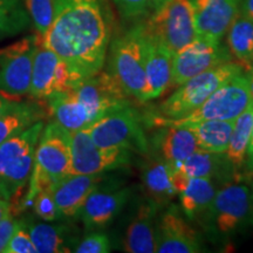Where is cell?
Instances as JSON below:
<instances>
[{
  "label": "cell",
  "instance_id": "6da1fadb",
  "mask_svg": "<svg viewBox=\"0 0 253 253\" xmlns=\"http://www.w3.org/2000/svg\"><path fill=\"white\" fill-rule=\"evenodd\" d=\"M42 45L71 68L77 82L102 71L110 24L101 0H55L52 24Z\"/></svg>",
  "mask_w": 253,
  "mask_h": 253
},
{
  "label": "cell",
  "instance_id": "7a4b0ae2",
  "mask_svg": "<svg viewBox=\"0 0 253 253\" xmlns=\"http://www.w3.org/2000/svg\"><path fill=\"white\" fill-rule=\"evenodd\" d=\"M69 175H72L71 132L58 122L52 121L43 126L40 135L28 181V191L19 202L18 212L31 207L40 191L52 188L56 182Z\"/></svg>",
  "mask_w": 253,
  "mask_h": 253
},
{
  "label": "cell",
  "instance_id": "3957f363",
  "mask_svg": "<svg viewBox=\"0 0 253 253\" xmlns=\"http://www.w3.org/2000/svg\"><path fill=\"white\" fill-rule=\"evenodd\" d=\"M198 223L213 240L253 232V190L239 181L223 185Z\"/></svg>",
  "mask_w": 253,
  "mask_h": 253
},
{
  "label": "cell",
  "instance_id": "277c9868",
  "mask_svg": "<svg viewBox=\"0 0 253 253\" xmlns=\"http://www.w3.org/2000/svg\"><path fill=\"white\" fill-rule=\"evenodd\" d=\"M43 120L0 144V197L11 203L18 199L33 169L34 155Z\"/></svg>",
  "mask_w": 253,
  "mask_h": 253
},
{
  "label": "cell",
  "instance_id": "5b68a950",
  "mask_svg": "<svg viewBox=\"0 0 253 253\" xmlns=\"http://www.w3.org/2000/svg\"><path fill=\"white\" fill-rule=\"evenodd\" d=\"M108 72L130 96L141 103L147 102L144 24L135 25L113 41L109 49Z\"/></svg>",
  "mask_w": 253,
  "mask_h": 253
},
{
  "label": "cell",
  "instance_id": "8992f818",
  "mask_svg": "<svg viewBox=\"0 0 253 253\" xmlns=\"http://www.w3.org/2000/svg\"><path fill=\"white\" fill-rule=\"evenodd\" d=\"M142 122L137 110L126 106L101 116L86 129L94 143L103 149H126L148 155L150 144Z\"/></svg>",
  "mask_w": 253,
  "mask_h": 253
},
{
  "label": "cell",
  "instance_id": "52a82bcc",
  "mask_svg": "<svg viewBox=\"0 0 253 253\" xmlns=\"http://www.w3.org/2000/svg\"><path fill=\"white\" fill-rule=\"evenodd\" d=\"M245 73L238 63L229 61L208 69L185 81L175 93L158 106V113L166 119H178L198 108L221 84Z\"/></svg>",
  "mask_w": 253,
  "mask_h": 253
},
{
  "label": "cell",
  "instance_id": "ba28073f",
  "mask_svg": "<svg viewBox=\"0 0 253 253\" xmlns=\"http://www.w3.org/2000/svg\"><path fill=\"white\" fill-rule=\"evenodd\" d=\"M252 102L250 94L249 80L246 73H240L225 82L205 100L198 108L188 115L178 119H166L156 116V126L163 123L183 125L188 122L205 121V120H236Z\"/></svg>",
  "mask_w": 253,
  "mask_h": 253
},
{
  "label": "cell",
  "instance_id": "9c48e42d",
  "mask_svg": "<svg viewBox=\"0 0 253 253\" xmlns=\"http://www.w3.org/2000/svg\"><path fill=\"white\" fill-rule=\"evenodd\" d=\"M148 36L161 42L171 54L197 38L189 0H169L153 11L144 24Z\"/></svg>",
  "mask_w": 253,
  "mask_h": 253
},
{
  "label": "cell",
  "instance_id": "30bf717a",
  "mask_svg": "<svg viewBox=\"0 0 253 253\" xmlns=\"http://www.w3.org/2000/svg\"><path fill=\"white\" fill-rule=\"evenodd\" d=\"M77 84L67 63L43 46L38 36L28 94L38 101H46L52 95L72 89Z\"/></svg>",
  "mask_w": 253,
  "mask_h": 253
},
{
  "label": "cell",
  "instance_id": "8fae6325",
  "mask_svg": "<svg viewBox=\"0 0 253 253\" xmlns=\"http://www.w3.org/2000/svg\"><path fill=\"white\" fill-rule=\"evenodd\" d=\"M37 42L38 34H34L0 49V93L7 97H19L30 93Z\"/></svg>",
  "mask_w": 253,
  "mask_h": 253
},
{
  "label": "cell",
  "instance_id": "7c38bea8",
  "mask_svg": "<svg viewBox=\"0 0 253 253\" xmlns=\"http://www.w3.org/2000/svg\"><path fill=\"white\" fill-rule=\"evenodd\" d=\"M72 91L84 104L91 122L113 110L130 106V95L108 71H100L78 82Z\"/></svg>",
  "mask_w": 253,
  "mask_h": 253
},
{
  "label": "cell",
  "instance_id": "4fadbf2b",
  "mask_svg": "<svg viewBox=\"0 0 253 253\" xmlns=\"http://www.w3.org/2000/svg\"><path fill=\"white\" fill-rule=\"evenodd\" d=\"M72 173L99 175L125 168L130 163L131 151L103 149L94 143L87 129L71 134Z\"/></svg>",
  "mask_w": 253,
  "mask_h": 253
},
{
  "label": "cell",
  "instance_id": "5bb4252c",
  "mask_svg": "<svg viewBox=\"0 0 253 253\" xmlns=\"http://www.w3.org/2000/svg\"><path fill=\"white\" fill-rule=\"evenodd\" d=\"M233 61L227 46L197 37L172 56V87L221 63Z\"/></svg>",
  "mask_w": 253,
  "mask_h": 253
},
{
  "label": "cell",
  "instance_id": "9a60e30c",
  "mask_svg": "<svg viewBox=\"0 0 253 253\" xmlns=\"http://www.w3.org/2000/svg\"><path fill=\"white\" fill-rule=\"evenodd\" d=\"M175 204H169L157 217L156 252L197 253L203 251V240L196 229L190 225Z\"/></svg>",
  "mask_w": 253,
  "mask_h": 253
},
{
  "label": "cell",
  "instance_id": "2e32d148",
  "mask_svg": "<svg viewBox=\"0 0 253 253\" xmlns=\"http://www.w3.org/2000/svg\"><path fill=\"white\" fill-rule=\"evenodd\" d=\"M129 197V188L102 184L101 181L87 197L78 216L87 231L104 229L121 213Z\"/></svg>",
  "mask_w": 253,
  "mask_h": 253
},
{
  "label": "cell",
  "instance_id": "e0dca14e",
  "mask_svg": "<svg viewBox=\"0 0 253 253\" xmlns=\"http://www.w3.org/2000/svg\"><path fill=\"white\" fill-rule=\"evenodd\" d=\"M197 37L220 42L239 13L242 0H189Z\"/></svg>",
  "mask_w": 253,
  "mask_h": 253
},
{
  "label": "cell",
  "instance_id": "ac0fdd59",
  "mask_svg": "<svg viewBox=\"0 0 253 253\" xmlns=\"http://www.w3.org/2000/svg\"><path fill=\"white\" fill-rule=\"evenodd\" d=\"M151 137L155 155L162 158L173 170L179 169L183 162L198 149L196 138L185 126L163 123Z\"/></svg>",
  "mask_w": 253,
  "mask_h": 253
},
{
  "label": "cell",
  "instance_id": "d6986e66",
  "mask_svg": "<svg viewBox=\"0 0 253 253\" xmlns=\"http://www.w3.org/2000/svg\"><path fill=\"white\" fill-rule=\"evenodd\" d=\"M160 207L145 199L136 209L123 238V249L129 253L156 252V225Z\"/></svg>",
  "mask_w": 253,
  "mask_h": 253
},
{
  "label": "cell",
  "instance_id": "ffe728a7",
  "mask_svg": "<svg viewBox=\"0 0 253 253\" xmlns=\"http://www.w3.org/2000/svg\"><path fill=\"white\" fill-rule=\"evenodd\" d=\"M172 56L162 43L145 32V101L157 99L171 87Z\"/></svg>",
  "mask_w": 253,
  "mask_h": 253
},
{
  "label": "cell",
  "instance_id": "44dd1931",
  "mask_svg": "<svg viewBox=\"0 0 253 253\" xmlns=\"http://www.w3.org/2000/svg\"><path fill=\"white\" fill-rule=\"evenodd\" d=\"M103 179L99 175H77L72 173L52 186V194L61 217H75L90 192Z\"/></svg>",
  "mask_w": 253,
  "mask_h": 253
},
{
  "label": "cell",
  "instance_id": "7402d4cb",
  "mask_svg": "<svg viewBox=\"0 0 253 253\" xmlns=\"http://www.w3.org/2000/svg\"><path fill=\"white\" fill-rule=\"evenodd\" d=\"M141 175L147 198L160 209L169 205L178 195L173 185V169L156 155L143 163Z\"/></svg>",
  "mask_w": 253,
  "mask_h": 253
},
{
  "label": "cell",
  "instance_id": "603a6c76",
  "mask_svg": "<svg viewBox=\"0 0 253 253\" xmlns=\"http://www.w3.org/2000/svg\"><path fill=\"white\" fill-rule=\"evenodd\" d=\"M179 169L189 177L210 178L221 186L236 181L238 173L226 157L225 153H211L197 149L183 162Z\"/></svg>",
  "mask_w": 253,
  "mask_h": 253
},
{
  "label": "cell",
  "instance_id": "cb8c5ba5",
  "mask_svg": "<svg viewBox=\"0 0 253 253\" xmlns=\"http://www.w3.org/2000/svg\"><path fill=\"white\" fill-rule=\"evenodd\" d=\"M46 107L54 121L71 134L86 129L93 123L84 104L75 96L72 89L49 96L46 100Z\"/></svg>",
  "mask_w": 253,
  "mask_h": 253
},
{
  "label": "cell",
  "instance_id": "d4e9b609",
  "mask_svg": "<svg viewBox=\"0 0 253 253\" xmlns=\"http://www.w3.org/2000/svg\"><path fill=\"white\" fill-rule=\"evenodd\" d=\"M47 107L36 101H13L0 114V144L20 134L47 115Z\"/></svg>",
  "mask_w": 253,
  "mask_h": 253
},
{
  "label": "cell",
  "instance_id": "484cf974",
  "mask_svg": "<svg viewBox=\"0 0 253 253\" xmlns=\"http://www.w3.org/2000/svg\"><path fill=\"white\" fill-rule=\"evenodd\" d=\"M31 239L38 253L72 252L74 239L69 236L66 225H53L48 221H36L33 218H25Z\"/></svg>",
  "mask_w": 253,
  "mask_h": 253
},
{
  "label": "cell",
  "instance_id": "4316f807",
  "mask_svg": "<svg viewBox=\"0 0 253 253\" xmlns=\"http://www.w3.org/2000/svg\"><path fill=\"white\" fill-rule=\"evenodd\" d=\"M217 192V184L212 179L190 177L185 188L179 192L181 210L188 219L198 221L205 213Z\"/></svg>",
  "mask_w": 253,
  "mask_h": 253
},
{
  "label": "cell",
  "instance_id": "83f0119b",
  "mask_svg": "<svg viewBox=\"0 0 253 253\" xmlns=\"http://www.w3.org/2000/svg\"><path fill=\"white\" fill-rule=\"evenodd\" d=\"M226 33V46L233 61L245 73L253 71V21L238 13Z\"/></svg>",
  "mask_w": 253,
  "mask_h": 253
},
{
  "label": "cell",
  "instance_id": "f1b7e54d",
  "mask_svg": "<svg viewBox=\"0 0 253 253\" xmlns=\"http://www.w3.org/2000/svg\"><path fill=\"white\" fill-rule=\"evenodd\" d=\"M235 121L236 120H205L183 123L181 126H185L191 130L198 149L211 153H225Z\"/></svg>",
  "mask_w": 253,
  "mask_h": 253
},
{
  "label": "cell",
  "instance_id": "f546056e",
  "mask_svg": "<svg viewBox=\"0 0 253 253\" xmlns=\"http://www.w3.org/2000/svg\"><path fill=\"white\" fill-rule=\"evenodd\" d=\"M253 126V101L250 106L236 119L232 134L225 151L226 157L235 168L236 172L245 168L250 140H251Z\"/></svg>",
  "mask_w": 253,
  "mask_h": 253
},
{
  "label": "cell",
  "instance_id": "4dcf8cb0",
  "mask_svg": "<svg viewBox=\"0 0 253 253\" xmlns=\"http://www.w3.org/2000/svg\"><path fill=\"white\" fill-rule=\"evenodd\" d=\"M31 25L24 0H0V40L18 36Z\"/></svg>",
  "mask_w": 253,
  "mask_h": 253
},
{
  "label": "cell",
  "instance_id": "1f68e13d",
  "mask_svg": "<svg viewBox=\"0 0 253 253\" xmlns=\"http://www.w3.org/2000/svg\"><path fill=\"white\" fill-rule=\"evenodd\" d=\"M24 4L37 34L43 37L52 24L55 0H24Z\"/></svg>",
  "mask_w": 253,
  "mask_h": 253
},
{
  "label": "cell",
  "instance_id": "d6a6232c",
  "mask_svg": "<svg viewBox=\"0 0 253 253\" xmlns=\"http://www.w3.org/2000/svg\"><path fill=\"white\" fill-rule=\"evenodd\" d=\"M5 253H37L32 242L30 232H28L26 221L24 219H18L14 232L9 238Z\"/></svg>",
  "mask_w": 253,
  "mask_h": 253
},
{
  "label": "cell",
  "instance_id": "836d02e7",
  "mask_svg": "<svg viewBox=\"0 0 253 253\" xmlns=\"http://www.w3.org/2000/svg\"><path fill=\"white\" fill-rule=\"evenodd\" d=\"M32 207H33L34 212L41 220L54 221L61 218L54 198H53L52 188L40 191L34 198Z\"/></svg>",
  "mask_w": 253,
  "mask_h": 253
},
{
  "label": "cell",
  "instance_id": "e575fe53",
  "mask_svg": "<svg viewBox=\"0 0 253 253\" xmlns=\"http://www.w3.org/2000/svg\"><path fill=\"white\" fill-rule=\"evenodd\" d=\"M114 2L126 20H137L153 12L151 0H114Z\"/></svg>",
  "mask_w": 253,
  "mask_h": 253
},
{
  "label": "cell",
  "instance_id": "d590c367",
  "mask_svg": "<svg viewBox=\"0 0 253 253\" xmlns=\"http://www.w3.org/2000/svg\"><path fill=\"white\" fill-rule=\"evenodd\" d=\"M110 251L112 243L109 237L97 231L87 235L73 250V252L77 253H108Z\"/></svg>",
  "mask_w": 253,
  "mask_h": 253
},
{
  "label": "cell",
  "instance_id": "8d00e7d4",
  "mask_svg": "<svg viewBox=\"0 0 253 253\" xmlns=\"http://www.w3.org/2000/svg\"><path fill=\"white\" fill-rule=\"evenodd\" d=\"M18 219H15L13 213H9L7 217L0 221V252H4L12 233L14 232Z\"/></svg>",
  "mask_w": 253,
  "mask_h": 253
},
{
  "label": "cell",
  "instance_id": "74e56055",
  "mask_svg": "<svg viewBox=\"0 0 253 253\" xmlns=\"http://www.w3.org/2000/svg\"><path fill=\"white\" fill-rule=\"evenodd\" d=\"M239 13L253 21V0H242L239 5Z\"/></svg>",
  "mask_w": 253,
  "mask_h": 253
},
{
  "label": "cell",
  "instance_id": "f35d334b",
  "mask_svg": "<svg viewBox=\"0 0 253 253\" xmlns=\"http://www.w3.org/2000/svg\"><path fill=\"white\" fill-rule=\"evenodd\" d=\"M236 181L246 183L253 190V170H245V172L238 173L236 177Z\"/></svg>",
  "mask_w": 253,
  "mask_h": 253
},
{
  "label": "cell",
  "instance_id": "ab89813d",
  "mask_svg": "<svg viewBox=\"0 0 253 253\" xmlns=\"http://www.w3.org/2000/svg\"><path fill=\"white\" fill-rule=\"evenodd\" d=\"M11 213V203L0 197V221Z\"/></svg>",
  "mask_w": 253,
  "mask_h": 253
},
{
  "label": "cell",
  "instance_id": "60d3db41",
  "mask_svg": "<svg viewBox=\"0 0 253 253\" xmlns=\"http://www.w3.org/2000/svg\"><path fill=\"white\" fill-rule=\"evenodd\" d=\"M13 102V100L9 99L6 95L0 93V114H2L6 109L11 106V103Z\"/></svg>",
  "mask_w": 253,
  "mask_h": 253
},
{
  "label": "cell",
  "instance_id": "b9f144b4",
  "mask_svg": "<svg viewBox=\"0 0 253 253\" xmlns=\"http://www.w3.org/2000/svg\"><path fill=\"white\" fill-rule=\"evenodd\" d=\"M246 77H248L250 94H251V99H252V101H253V71L246 73Z\"/></svg>",
  "mask_w": 253,
  "mask_h": 253
},
{
  "label": "cell",
  "instance_id": "7bdbcfd3",
  "mask_svg": "<svg viewBox=\"0 0 253 253\" xmlns=\"http://www.w3.org/2000/svg\"><path fill=\"white\" fill-rule=\"evenodd\" d=\"M245 170H253V153L250 154L248 158H246Z\"/></svg>",
  "mask_w": 253,
  "mask_h": 253
},
{
  "label": "cell",
  "instance_id": "ee69618b",
  "mask_svg": "<svg viewBox=\"0 0 253 253\" xmlns=\"http://www.w3.org/2000/svg\"><path fill=\"white\" fill-rule=\"evenodd\" d=\"M151 1H153V11H155V9L161 7L163 4H166L167 1H169V0H151Z\"/></svg>",
  "mask_w": 253,
  "mask_h": 253
},
{
  "label": "cell",
  "instance_id": "f6af8a7d",
  "mask_svg": "<svg viewBox=\"0 0 253 253\" xmlns=\"http://www.w3.org/2000/svg\"><path fill=\"white\" fill-rule=\"evenodd\" d=\"M253 153V126H252V134H251V140H250L249 149H248V156L250 154Z\"/></svg>",
  "mask_w": 253,
  "mask_h": 253
},
{
  "label": "cell",
  "instance_id": "bcb514c9",
  "mask_svg": "<svg viewBox=\"0 0 253 253\" xmlns=\"http://www.w3.org/2000/svg\"><path fill=\"white\" fill-rule=\"evenodd\" d=\"M251 72H252V71H251Z\"/></svg>",
  "mask_w": 253,
  "mask_h": 253
}]
</instances>
